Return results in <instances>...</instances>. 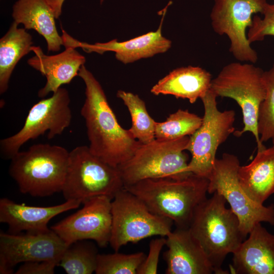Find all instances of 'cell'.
Returning <instances> with one entry per match:
<instances>
[{
  "mask_svg": "<svg viewBox=\"0 0 274 274\" xmlns=\"http://www.w3.org/2000/svg\"><path fill=\"white\" fill-rule=\"evenodd\" d=\"M78 76L86 86L81 114L85 121L89 148L102 161L118 167L131 157L141 143L119 124L101 85L84 65Z\"/></svg>",
  "mask_w": 274,
  "mask_h": 274,
  "instance_id": "1",
  "label": "cell"
},
{
  "mask_svg": "<svg viewBox=\"0 0 274 274\" xmlns=\"http://www.w3.org/2000/svg\"><path fill=\"white\" fill-rule=\"evenodd\" d=\"M208 184V179L191 174L181 178L145 179L124 188L176 228H189L196 209L207 198Z\"/></svg>",
  "mask_w": 274,
  "mask_h": 274,
  "instance_id": "2",
  "label": "cell"
},
{
  "mask_svg": "<svg viewBox=\"0 0 274 274\" xmlns=\"http://www.w3.org/2000/svg\"><path fill=\"white\" fill-rule=\"evenodd\" d=\"M196 209L189 228L200 243L216 274H226L222 268L227 255L233 254L246 237L239 221L226 200L215 192Z\"/></svg>",
  "mask_w": 274,
  "mask_h": 274,
  "instance_id": "3",
  "label": "cell"
},
{
  "mask_svg": "<svg viewBox=\"0 0 274 274\" xmlns=\"http://www.w3.org/2000/svg\"><path fill=\"white\" fill-rule=\"evenodd\" d=\"M69 154L62 146L33 145L10 159L9 174L23 194L36 197L53 195L62 191Z\"/></svg>",
  "mask_w": 274,
  "mask_h": 274,
  "instance_id": "4",
  "label": "cell"
},
{
  "mask_svg": "<svg viewBox=\"0 0 274 274\" xmlns=\"http://www.w3.org/2000/svg\"><path fill=\"white\" fill-rule=\"evenodd\" d=\"M263 72L254 63L231 62L212 79L210 88L217 97L230 98L237 102L242 110L244 127L233 134L240 137L246 132H251L257 150L265 148L258 131L259 110L266 95Z\"/></svg>",
  "mask_w": 274,
  "mask_h": 274,
  "instance_id": "5",
  "label": "cell"
},
{
  "mask_svg": "<svg viewBox=\"0 0 274 274\" xmlns=\"http://www.w3.org/2000/svg\"><path fill=\"white\" fill-rule=\"evenodd\" d=\"M124 187L118 168L94 155L88 146H77L70 152L61 191L65 200L83 203L100 196H106L112 200Z\"/></svg>",
  "mask_w": 274,
  "mask_h": 274,
  "instance_id": "6",
  "label": "cell"
},
{
  "mask_svg": "<svg viewBox=\"0 0 274 274\" xmlns=\"http://www.w3.org/2000/svg\"><path fill=\"white\" fill-rule=\"evenodd\" d=\"M189 136L175 140L155 139L141 144L127 161L119 166L124 186L140 181L163 177L181 178L191 173L187 150Z\"/></svg>",
  "mask_w": 274,
  "mask_h": 274,
  "instance_id": "7",
  "label": "cell"
},
{
  "mask_svg": "<svg viewBox=\"0 0 274 274\" xmlns=\"http://www.w3.org/2000/svg\"><path fill=\"white\" fill-rule=\"evenodd\" d=\"M112 217L110 245L115 251L129 243L152 236H166L173 222L153 212L138 197L124 188L111 201Z\"/></svg>",
  "mask_w": 274,
  "mask_h": 274,
  "instance_id": "8",
  "label": "cell"
},
{
  "mask_svg": "<svg viewBox=\"0 0 274 274\" xmlns=\"http://www.w3.org/2000/svg\"><path fill=\"white\" fill-rule=\"evenodd\" d=\"M217 97L210 89L200 98L204 107L202 123L189 136L187 147L191 155L187 170L208 179L214 167L218 147L235 131V112L232 110L220 111Z\"/></svg>",
  "mask_w": 274,
  "mask_h": 274,
  "instance_id": "9",
  "label": "cell"
},
{
  "mask_svg": "<svg viewBox=\"0 0 274 274\" xmlns=\"http://www.w3.org/2000/svg\"><path fill=\"white\" fill-rule=\"evenodd\" d=\"M238 157L225 153L216 158L209 178L208 193L221 194L229 203L239 221L241 229L246 236L258 223L274 225V204L264 206L252 200L241 186L237 171L240 166Z\"/></svg>",
  "mask_w": 274,
  "mask_h": 274,
  "instance_id": "10",
  "label": "cell"
},
{
  "mask_svg": "<svg viewBox=\"0 0 274 274\" xmlns=\"http://www.w3.org/2000/svg\"><path fill=\"white\" fill-rule=\"evenodd\" d=\"M70 98L67 90L60 87L53 95L34 104L29 110L21 129L0 141V153L11 159L30 140L37 138L48 131L47 138L52 139L61 134L72 121Z\"/></svg>",
  "mask_w": 274,
  "mask_h": 274,
  "instance_id": "11",
  "label": "cell"
},
{
  "mask_svg": "<svg viewBox=\"0 0 274 274\" xmlns=\"http://www.w3.org/2000/svg\"><path fill=\"white\" fill-rule=\"evenodd\" d=\"M267 3L266 0H214L210 13L212 28L219 35L228 37L229 50L241 62L255 63L258 60L246 31L253 16L261 14Z\"/></svg>",
  "mask_w": 274,
  "mask_h": 274,
  "instance_id": "12",
  "label": "cell"
},
{
  "mask_svg": "<svg viewBox=\"0 0 274 274\" xmlns=\"http://www.w3.org/2000/svg\"><path fill=\"white\" fill-rule=\"evenodd\" d=\"M112 199L106 196L90 198L76 213L51 227L67 245L82 240H93L100 247L110 243L112 217Z\"/></svg>",
  "mask_w": 274,
  "mask_h": 274,
  "instance_id": "13",
  "label": "cell"
},
{
  "mask_svg": "<svg viewBox=\"0 0 274 274\" xmlns=\"http://www.w3.org/2000/svg\"><path fill=\"white\" fill-rule=\"evenodd\" d=\"M68 246L51 228L38 234L0 232V273H14L18 264L30 261L58 263Z\"/></svg>",
  "mask_w": 274,
  "mask_h": 274,
  "instance_id": "14",
  "label": "cell"
},
{
  "mask_svg": "<svg viewBox=\"0 0 274 274\" xmlns=\"http://www.w3.org/2000/svg\"><path fill=\"white\" fill-rule=\"evenodd\" d=\"M166 274H211L214 270L189 228H176L166 236Z\"/></svg>",
  "mask_w": 274,
  "mask_h": 274,
  "instance_id": "15",
  "label": "cell"
},
{
  "mask_svg": "<svg viewBox=\"0 0 274 274\" xmlns=\"http://www.w3.org/2000/svg\"><path fill=\"white\" fill-rule=\"evenodd\" d=\"M81 204L76 200L53 206L35 207L18 203L8 198L0 199V222L7 224L8 232L20 233L21 231L31 234L49 231L48 224L55 216L69 210L78 208Z\"/></svg>",
  "mask_w": 274,
  "mask_h": 274,
  "instance_id": "16",
  "label": "cell"
},
{
  "mask_svg": "<svg viewBox=\"0 0 274 274\" xmlns=\"http://www.w3.org/2000/svg\"><path fill=\"white\" fill-rule=\"evenodd\" d=\"M164 16V14L157 30L126 41L119 42L114 39L106 43L89 44L79 42L70 36L67 43L75 48L81 47L87 52H94L102 54L106 51H113L115 52L116 58L122 63L133 62L165 52L170 48L172 42L164 37L161 32Z\"/></svg>",
  "mask_w": 274,
  "mask_h": 274,
  "instance_id": "17",
  "label": "cell"
},
{
  "mask_svg": "<svg viewBox=\"0 0 274 274\" xmlns=\"http://www.w3.org/2000/svg\"><path fill=\"white\" fill-rule=\"evenodd\" d=\"M234 252L231 271L235 274H274V234L261 223Z\"/></svg>",
  "mask_w": 274,
  "mask_h": 274,
  "instance_id": "18",
  "label": "cell"
},
{
  "mask_svg": "<svg viewBox=\"0 0 274 274\" xmlns=\"http://www.w3.org/2000/svg\"><path fill=\"white\" fill-rule=\"evenodd\" d=\"M64 51L54 55L45 54L39 46H32L35 55L27 60L28 64L46 78L45 86L38 91V96L44 98L50 92L56 91L61 86L69 84L78 76L84 65L85 57L71 46H64Z\"/></svg>",
  "mask_w": 274,
  "mask_h": 274,
  "instance_id": "19",
  "label": "cell"
},
{
  "mask_svg": "<svg viewBox=\"0 0 274 274\" xmlns=\"http://www.w3.org/2000/svg\"><path fill=\"white\" fill-rule=\"evenodd\" d=\"M211 74L199 66L177 68L160 79L151 89L155 95L169 94L194 104L210 89Z\"/></svg>",
  "mask_w": 274,
  "mask_h": 274,
  "instance_id": "20",
  "label": "cell"
},
{
  "mask_svg": "<svg viewBox=\"0 0 274 274\" xmlns=\"http://www.w3.org/2000/svg\"><path fill=\"white\" fill-rule=\"evenodd\" d=\"M237 177L248 196L256 202L263 204L274 193V146L257 150L249 164L239 166Z\"/></svg>",
  "mask_w": 274,
  "mask_h": 274,
  "instance_id": "21",
  "label": "cell"
},
{
  "mask_svg": "<svg viewBox=\"0 0 274 274\" xmlns=\"http://www.w3.org/2000/svg\"><path fill=\"white\" fill-rule=\"evenodd\" d=\"M12 17L26 29H32L45 39L48 52H57L63 45L58 33L55 16L45 0H18L13 6Z\"/></svg>",
  "mask_w": 274,
  "mask_h": 274,
  "instance_id": "22",
  "label": "cell"
},
{
  "mask_svg": "<svg viewBox=\"0 0 274 274\" xmlns=\"http://www.w3.org/2000/svg\"><path fill=\"white\" fill-rule=\"evenodd\" d=\"M14 21L0 40V93L8 88L12 73L20 59L31 51L32 37Z\"/></svg>",
  "mask_w": 274,
  "mask_h": 274,
  "instance_id": "23",
  "label": "cell"
},
{
  "mask_svg": "<svg viewBox=\"0 0 274 274\" xmlns=\"http://www.w3.org/2000/svg\"><path fill=\"white\" fill-rule=\"evenodd\" d=\"M117 96L129 112L132 124L128 130L133 136L142 144L155 140L156 121L149 114L145 102L138 95L123 90H119Z\"/></svg>",
  "mask_w": 274,
  "mask_h": 274,
  "instance_id": "24",
  "label": "cell"
},
{
  "mask_svg": "<svg viewBox=\"0 0 274 274\" xmlns=\"http://www.w3.org/2000/svg\"><path fill=\"white\" fill-rule=\"evenodd\" d=\"M98 255L97 249L92 242L79 241L67 247L58 266L67 274H91L95 271Z\"/></svg>",
  "mask_w": 274,
  "mask_h": 274,
  "instance_id": "25",
  "label": "cell"
},
{
  "mask_svg": "<svg viewBox=\"0 0 274 274\" xmlns=\"http://www.w3.org/2000/svg\"><path fill=\"white\" fill-rule=\"evenodd\" d=\"M202 118L179 109L171 114L162 122L156 123L155 138L161 140H175L193 134L201 126Z\"/></svg>",
  "mask_w": 274,
  "mask_h": 274,
  "instance_id": "26",
  "label": "cell"
},
{
  "mask_svg": "<svg viewBox=\"0 0 274 274\" xmlns=\"http://www.w3.org/2000/svg\"><path fill=\"white\" fill-rule=\"evenodd\" d=\"M263 78L266 95L259 110L258 131L262 143L270 141L274 146V62Z\"/></svg>",
  "mask_w": 274,
  "mask_h": 274,
  "instance_id": "27",
  "label": "cell"
},
{
  "mask_svg": "<svg viewBox=\"0 0 274 274\" xmlns=\"http://www.w3.org/2000/svg\"><path fill=\"white\" fill-rule=\"evenodd\" d=\"M146 255L142 252L125 254L115 252L98 254L96 274H137Z\"/></svg>",
  "mask_w": 274,
  "mask_h": 274,
  "instance_id": "28",
  "label": "cell"
},
{
  "mask_svg": "<svg viewBox=\"0 0 274 274\" xmlns=\"http://www.w3.org/2000/svg\"><path fill=\"white\" fill-rule=\"evenodd\" d=\"M261 14L262 18L256 14L253 16L248 28L247 35L250 44L263 41L266 36H274V4L267 3Z\"/></svg>",
  "mask_w": 274,
  "mask_h": 274,
  "instance_id": "29",
  "label": "cell"
},
{
  "mask_svg": "<svg viewBox=\"0 0 274 274\" xmlns=\"http://www.w3.org/2000/svg\"><path fill=\"white\" fill-rule=\"evenodd\" d=\"M165 244L166 238L164 236H160L150 241L148 254L139 267L137 274L157 273L159 256Z\"/></svg>",
  "mask_w": 274,
  "mask_h": 274,
  "instance_id": "30",
  "label": "cell"
},
{
  "mask_svg": "<svg viewBox=\"0 0 274 274\" xmlns=\"http://www.w3.org/2000/svg\"><path fill=\"white\" fill-rule=\"evenodd\" d=\"M58 263L55 261H30L23 263L16 274H53Z\"/></svg>",
  "mask_w": 274,
  "mask_h": 274,
  "instance_id": "31",
  "label": "cell"
},
{
  "mask_svg": "<svg viewBox=\"0 0 274 274\" xmlns=\"http://www.w3.org/2000/svg\"><path fill=\"white\" fill-rule=\"evenodd\" d=\"M65 0H45L52 10L56 19L61 14L63 4Z\"/></svg>",
  "mask_w": 274,
  "mask_h": 274,
  "instance_id": "32",
  "label": "cell"
}]
</instances>
